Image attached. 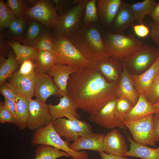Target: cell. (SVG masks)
Listing matches in <instances>:
<instances>
[{
    "mask_svg": "<svg viewBox=\"0 0 159 159\" xmlns=\"http://www.w3.org/2000/svg\"><path fill=\"white\" fill-rule=\"evenodd\" d=\"M118 84L106 80L97 66H93L71 74L67 89L77 109L91 115L117 98Z\"/></svg>",
    "mask_w": 159,
    "mask_h": 159,
    "instance_id": "cell-1",
    "label": "cell"
},
{
    "mask_svg": "<svg viewBox=\"0 0 159 159\" xmlns=\"http://www.w3.org/2000/svg\"><path fill=\"white\" fill-rule=\"evenodd\" d=\"M68 38L95 65L109 57L104 42L95 27L88 25L82 27Z\"/></svg>",
    "mask_w": 159,
    "mask_h": 159,
    "instance_id": "cell-2",
    "label": "cell"
},
{
    "mask_svg": "<svg viewBox=\"0 0 159 159\" xmlns=\"http://www.w3.org/2000/svg\"><path fill=\"white\" fill-rule=\"evenodd\" d=\"M109 57L122 62L138 52L144 42L133 35L108 32L104 41Z\"/></svg>",
    "mask_w": 159,
    "mask_h": 159,
    "instance_id": "cell-3",
    "label": "cell"
},
{
    "mask_svg": "<svg viewBox=\"0 0 159 159\" xmlns=\"http://www.w3.org/2000/svg\"><path fill=\"white\" fill-rule=\"evenodd\" d=\"M52 37L56 46L55 64L71 65L78 71L95 66L83 56L68 38L54 32Z\"/></svg>",
    "mask_w": 159,
    "mask_h": 159,
    "instance_id": "cell-4",
    "label": "cell"
},
{
    "mask_svg": "<svg viewBox=\"0 0 159 159\" xmlns=\"http://www.w3.org/2000/svg\"><path fill=\"white\" fill-rule=\"evenodd\" d=\"M52 122L35 130L31 140L32 144L34 146L40 145L51 146L67 153L73 159H88L89 155L86 151H76L70 148L69 143L62 139L57 133Z\"/></svg>",
    "mask_w": 159,
    "mask_h": 159,
    "instance_id": "cell-5",
    "label": "cell"
},
{
    "mask_svg": "<svg viewBox=\"0 0 159 159\" xmlns=\"http://www.w3.org/2000/svg\"><path fill=\"white\" fill-rule=\"evenodd\" d=\"M88 0H82L69 11L60 16L53 29L61 36L68 38L79 29Z\"/></svg>",
    "mask_w": 159,
    "mask_h": 159,
    "instance_id": "cell-6",
    "label": "cell"
},
{
    "mask_svg": "<svg viewBox=\"0 0 159 159\" xmlns=\"http://www.w3.org/2000/svg\"><path fill=\"white\" fill-rule=\"evenodd\" d=\"M153 115L150 114L137 120L123 122L125 126L130 131L133 140L136 143L154 147L156 146L152 122Z\"/></svg>",
    "mask_w": 159,
    "mask_h": 159,
    "instance_id": "cell-7",
    "label": "cell"
},
{
    "mask_svg": "<svg viewBox=\"0 0 159 159\" xmlns=\"http://www.w3.org/2000/svg\"><path fill=\"white\" fill-rule=\"evenodd\" d=\"M159 56V48L143 44L139 50L122 62L127 69L140 74L150 67Z\"/></svg>",
    "mask_w": 159,
    "mask_h": 159,
    "instance_id": "cell-8",
    "label": "cell"
},
{
    "mask_svg": "<svg viewBox=\"0 0 159 159\" xmlns=\"http://www.w3.org/2000/svg\"><path fill=\"white\" fill-rule=\"evenodd\" d=\"M57 11L56 6L52 1L38 0L28 10L26 16L29 19L39 22L49 29H53L60 16Z\"/></svg>",
    "mask_w": 159,
    "mask_h": 159,
    "instance_id": "cell-9",
    "label": "cell"
},
{
    "mask_svg": "<svg viewBox=\"0 0 159 159\" xmlns=\"http://www.w3.org/2000/svg\"><path fill=\"white\" fill-rule=\"evenodd\" d=\"M29 113L26 127L36 130L48 125L53 120L48 105L36 99L29 98Z\"/></svg>",
    "mask_w": 159,
    "mask_h": 159,
    "instance_id": "cell-10",
    "label": "cell"
},
{
    "mask_svg": "<svg viewBox=\"0 0 159 159\" xmlns=\"http://www.w3.org/2000/svg\"><path fill=\"white\" fill-rule=\"evenodd\" d=\"M116 99L107 103L96 113L91 114L89 120L105 128L113 129L118 127L125 129L123 122L116 115Z\"/></svg>",
    "mask_w": 159,
    "mask_h": 159,
    "instance_id": "cell-11",
    "label": "cell"
},
{
    "mask_svg": "<svg viewBox=\"0 0 159 159\" xmlns=\"http://www.w3.org/2000/svg\"><path fill=\"white\" fill-rule=\"evenodd\" d=\"M52 95L61 96L59 88L48 74L37 72L34 96L39 100L46 102L47 99Z\"/></svg>",
    "mask_w": 159,
    "mask_h": 159,
    "instance_id": "cell-12",
    "label": "cell"
},
{
    "mask_svg": "<svg viewBox=\"0 0 159 159\" xmlns=\"http://www.w3.org/2000/svg\"><path fill=\"white\" fill-rule=\"evenodd\" d=\"M159 70V56L148 69L140 74H131L134 86L139 93L148 97L151 85Z\"/></svg>",
    "mask_w": 159,
    "mask_h": 159,
    "instance_id": "cell-13",
    "label": "cell"
},
{
    "mask_svg": "<svg viewBox=\"0 0 159 159\" xmlns=\"http://www.w3.org/2000/svg\"><path fill=\"white\" fill-rule=\"evenodd\" d=\"M128 148L124 137L118 130L113 129L105 135L103 146V151L105 153L124 156Z\"/></svg>",
    "mask_w": 159,
    "mask_h": 159,
    "instance_id": "cell-14",
    "label": "cell"
},
{
    "mask_svg": "<svg viewBox=\"0 0 159 159\" xmlns=\"http://www.w3.org/2000/svg\"><path fill=\"white\" fill-rule=\"evenodd\" d=\"M105 135L104 134L92 132L82 136L70 145L69 147L76 151L83 150L103 151V144Z\"/></svg>",
    "mask_w": 159,
    "mask_h": 159,
    "instance_id": "cell-15",
    "label": "cell"
},
{
    "mask_svg": "<svg viewBox=\"0 0 159 159\" xmlns=\"http://www.w3.org/2000/svg\"><path fill=\"white\" fill-rule=\"evenodd\" d=\"M78 71L73 66L64 64H54L47 73L53 77V81L59 90L61 96L68 95L67 89L70 75Z\"/></svg>",
    "mask_w": 159,
    "mask_h": 159,
    "instance_id": "cell-16",
    "label": "cell"
},
{
    "mask_svg": "<svg viewBox=\"0 0 159 159\" xmlns=\"http://www.w3.org/2000/svg\"><path fill=\"white\" fill-rule=\"evenodd\" d=\"M122 64L123 69L118 83L116 91L117 98H126L134 106L138 100L139 93L134 86L129 71Z\"/></svg>",
    "mask_w": 159,
    "mask_h": 159,
    "instance_id": "cell-17",
    "label": "cell"
},
{
    "mask_svg": "<svg viewBox=\"0 0 159 159\" xmlns=\"http://www.w3.org/2000/svg\"><path fill=\"white\" fill-rule=\"evenodd\" d=\"M139 95L138 102L125 117L123 121L139 120L150 114L159 112V109L151 104L144 95L140 93H139Z\"/></svg>",
    "mask_w": 159,
    "mask_h": 159,
    "instance_id": "cell-18",
    "label": "cell"
},
{
    "mask_svg": "<svg viewBox=\"0 0 159 159\" xmlns=\"http://www.w3.org/2000/svg\"><path fill=\"white\" fill-rule=\"evenodd\" d=\"M53 120L63 117L72 116L77 119L80 118L77 112L74 103L68 95H64L60 99L59 103L54 105H48Z\"/></svg>",
    "mask_w": 159,
    "mask_h": 159,
    "instance_id": "cell-19",
    "label": "cell"
},
{
    "mask_svg": "<svg viewBox=\"0 0 159 159\" xmlns=\"http://www.w3.org/2000/svg\"><path fill=\"white\" fill-rule=\"evenodd\" d=\"M37 73L36 71L32 75L25 76L19 74L17 71L10 77L9 82L15 87L19 94L29 98H32L34 96Z\"/></svg>",
    "mask_w": 159,
    "mask_h": 159,
    "instance_id": "cell-20",
    "label": "cell"
},
{
    "mask_svg": "<svg viewBox=\"0 0 159 159\" xmlns=\"http://www.w3.org/2000/svg\"><path fill=\"white\" fill-rule=\"evenodd\" d=\"M135 19L129 4L122 1L112 24L115 33L122 34L128 28L134 25Z\"/></svg>",
    "mask_w": 159,
    "mask_h": 159,
    "instance_id": "cell-21",
    "label": "cell"
},
{
    "mask_svg": "<svg viewBox=\"0 0 159 159\" xmlns=\"http://www.w3.org/2000/svg\"><path fill=\"white\" fill-rule=\"evenodd\" d=\"M47 29L36 20L29 19L25 33L21 41L24 44L36 48Z\"/></svg>",
    "mask_w": 159,
    "mask_h": 159,
    "instance_id": "cell-22",
    "label": "cell"
},
{
    "mask_svg": "<svg viewBox=\"0 0 159 159\" xmlns=\"http://www.w3.org/2000/svg\"><path fill=\"white\" fill-rule=\"evenodd\" d=\"M121 0H99L97 2L98 15L106 24H112L118 11Z\"/></svg>",
    "mask_w": 159,
    "mask_h": 159,
    "instance_id": "cell-23",
    "label": "cell"
},
{
    "mask_svg": "<svg viewBox=\"0 0 159 159\" xmlns=\"http://www.w3.org/2000/svg\"><path fill=\"white\" fill-rule=\"evenodd\" d=\"M97 66L107 80L117 83L119 82L123 69L122 62L117 61L109 57Z\"/></svg>",
    "mask_w": 159,
    "mask_h": 159,
    "instance_id": "cell-24",
    "label": "cell"
},
{
    "mask_svg": "<svg viewBox=\"0 0 159 159\" xmlns=\"http://www.w3.org/2000/svg\"><path fill=\"white\" fill-rule=\"evenodd\" d=\"M126 134L128 141L130 143V148L125 153L124 156L143 159H159V148H152L147 145L138 143L127 133Z\"/></svg>",
    "mask_w": 159,
    "mask_h": 159,
    "instance_id": "cell-25",
    "label": "cell"
},
{
    "mask_svg": "<svg viewBox=\"0 0 159 159\" xmlns=\"http://www.w3.org/2000/svg\"><path fill=\"white\" fill-rule=\"evenodd\" d=\"M14 101L16 114L14 124L20 130H23L27 126L29 113V98L19 94Z\"/></svg>",
    "mask_w": 159,
    "mask_h": 159,
    "instance_id": "cell-26",
    "label": "cell"
},
{
    "mask_svg": "<svg viewBox=\"0 0 159 159\" xmlns=\"http://www.w3.org/2000/svg\"><path fill=\"white\" fill-rule=\"evenodd\" d=\"M52 124L59 136L64 137L67 141L73 142L79 136L73 123L68 118L62 117L54 120Z\"/></svg>",
    "mask_w": 159,
    "mask_h": 159,
    "instance_id": "cell-27",
    "label": "cell"
},
{
    "mask_svg": "<svg viewBox=\"0 0 159 159\" xmlns=\"http://www.w3.org/2000/svg\"><path fill=\"white\" fill-rule=\"evenodd\" d=\"M6 42L12 49L19 64L26 60H34L37 52L36 48L22 45L19 42L9 39L6 40Z\"/></svg>",
    "mask_w": 159,
    "mask_h": 159,
    "instance_id": "cell-28",
    "label": "cell"
},
{
    "mask_svg": "<svg viewBox=\"0 0 159 159\" xmlns=\"http://www.w3.org/2000/svg\"><path fill=\"white\" fill-rule=\"evenodd\" d=\"M157 4L154 0H145L129 4V6L135 20L138 24H141L143 23V19L146 16L150 15Z\"/></svg>",
    "mask_w": 159,
    "mask_h": 159,
    "instance_id": "cell-29",
    "label": "cell"
},
{
    "mask_svg": "<svg viewBox=\"0 0 159 159\" xmlns=\"http://www.w3.org/2000/svg\"><path fill=\"white\" fill-rule=\"evenodd\" d=\"M29 20L26 17L17 18L13 21L6 28L8 30L5 34L6 37L11 39L10 40L21 42Z\"/></svg>",
    "mask_w": 159,
    "mask_h": 159,
    "instance_id": "cell-30",
    "label": "cell"
},
{
    "mask_svg": "<svg viewBox=\"0 0 159 159\" xmlns=\"http://www.w3.org/2000/svg\"><path fill=\"white\" fill-rule=\"evenodd\" d=\"M55 56L48 52L38 51L34 60L37 72L46 73L55 64Z\"/></svg>",
    "mask_w": 159,
    "mask_h": 159,
    "instance_id": "cell-31",
    "label": "cell"
},
{
    "mask_svg": "<svg viewBox=\"0 0 159 159\" xmlns=\"http://www.w3.org/2000/svg\"><path fill=\"white\" fill-rule=\"evenodd\" d=\"M62 157H71L64 151L50 146L40 145L36 148L34 159H56Z\"/></svg>",
    "mask_w": 159,
    "mask_h": 159,
    "instance_id": "cell-32",
    "label": "cell"
},
{
    "mask_svg": "<svg viewBox=\"0 0 159 159\" xmlns=\"http://www.w3.org/2000/svg\"><path fill=\"white\" fill-rule=\"evenodd\" d=\"M18 63L14 52L10 51L8 57L2 63L0 64V85L6 82L10 77L16 68Z\"/></svg>",
    "mask_w": 159,
    "mask_h": 159,
    "instance_id": "cell-33",
    "label": "cell"
},
{
    "mask_svg": "<svg viewBox=\"0 0 159 159\" xmlns=\"http://www.w3.org/2000/svg\"><path fill=\"white\" fill-rule=\"evenodd\" d=\"M6 3L16 18L19 19L26 17V14L31 7L27 1L24 0H8Z\"/></svg>",
    "mask_w": 159,
    "mask_h": 159,
    "instance_id": "cell-34",
    "label": "cell"
},
{
    "mask_svg": "<svg viewBox=\"0 0 159 159\" xmlns=\"http://www.w3.org/2000/svg\"><path fill=\"white\" fill-rule=\"evenodd\" d=\"M17 18L11 9L4 1L0 0V28H6L9 24Z\"/></svg>",
    "mask_w": 159,
    "mask_h": 159,
    "instance_id": "cell-35",
    "label": "cell"
},
{
    "mask_svg": "<svg viewBox=\"0 0 159 159\" xmlns=\"http://www.w3.org/2000/svg\"><path fill=\"white\" fill-rule=\"evenodd\" d=\"M36 48L38 51L48 52L55 56L56 46L49 29L47 30L42 37Z\"/></svg>",
    "mask_w": 159,
    "mask_h": 159,
    "instance_id": "cell-36",
    "label": "cell"
},
{
    "mask_svg": "<svg viewBox=\"0 0 159 159\" xmlns=\"http://www.w3.org/2000/svg\"><path fill=\"white\" fill-rule=\"evenodd\" d=\"M133 107L131 102L125 97L117 98L115 114L117 118L123 122L124 118Z\"/></svg>",
    "mask_w": 159,
    "mask_h": 159,
    "instance_id": "cell-37",
    "label": "cell"
},
{
    "mask_svg": "<svg viewBox=\"0 0 159 159\" xmlns=\"http://www.w3.org/2000/svg\"><path fill=\"white\" fill-rule=\"evenodd\" d=\"M97 0L87 1L86 5L84 16V21L87 24L97 21L98 13L96 3Z\"/></svg>",
    "mask_w": 159,
    "mask_h": 159,
    "instance_id": "cell-38",
    "label": "cell"
},
{
    "mask_svg": "<svg viewBox=\"0 0 159 159\" xmlns=\"http://www.w3.org/2000/svg\"><path fill=\"white\" fill-rule=\"evenodd\" d=\"M73 123L79 136H83L92 132L91 126L85 121L80 120L74 117H67Z\"/></svg>",
    "mask_w": 159,
    "mask_h": 159,
    "instance_id": "cell-39",
    "label": "cell"
},
{
    "mask_svg": "<svg viewBox=\"0 0 159 159\" xmlns=\"http://www.w3.org/2000/svg\"><path fill=\"white\" fill-rule=\"evenodd\" d=\"M146 98L153 105L159 101V70L153 83Z\"/></svg>",
    "mask_w": 159,
    "mask_h": 159,
    "instance_id": "cell-40",
    "label": "cell"
},
{
    "mask_svg": "<svg viewBox=\"0 0 159 159\" xmlns=\"http://www.w3.org/2000/svg\"><path fill=\"white\" fill-rule=\"evenodd\" d=\"M1 94L8 99L14 100L19 94L14 86L6 81L0 84Z\"/></svg>",
    "mask_w": 159,
    "mask_h": 159,
    "instance_id": "cell-41",
    "label": "cell"
},
{
    "mask_svg": "<svg viewBox=\"0 0 159 159\" xmlns=\"http://www.w3.org/2000/svg\"><path fill=\"white\" fill-rule=\"evenodd\" d=\"M20 64V68L17 72L21 75L30 76L36 72L35 64L33 60H26Z\"/></svg>",
    "mask_w": 159,
    "mask_h": 159,
    "instance_id": "cell-42",
    "label": "cell"
},
{
    "mask_svg": "<svg viewBox=\"0 0 159 159\" xmlns=\"http://www.w3.org/2000/svg\"><path fill=\"white\" fill-rule=\"evenodd\" d=\"M15 118L4 107L3 103L0 105V122L1 123H12L14 124Z\"/></svg>",
    "mask_w": 159,
    "mask_h": 159,
    "instance_id": "cell-43",
    "label": "cell"
},
{
    "mask_svg": "<svg viewBox=\"0 0 159 159\" xmlns=\"http://www.w3.org/2000/svg\"><path fill=\"white\" fill-rule=\"evenodd\" d=\"M132 28L135 34L140 37H145L150 33L149 28L145 25L144 23L135 25Z\"/></svg>",
    "mask_w": 159,
    "mask_h": 159,
    "instance_id": "cell-44",
    "label": "cell"
},
{
    "mask_svg": "<svg viewBox=\"0 0 159 159\" xmlns=\"http://www.w3.org/2000/svg\"><path fill=\"white\" fill-rule=\"evenodd\" d=\"M150 25L151 27V38L159 46V22L153 21L150 24Z\"/></svg>",
    "mask_w": 159,
    "mask_h": 159,
    "instance_id": "cell-45",
    "label": "cell"
},
{
    "mask_svg": "<svg viewBox=\"0 0 159 159\" xmlns=\"http://www.w3.org/2000/svg\"><path fill=\"white\" fill-rule=\"evenodd\" d=\"M152 122L154 140L156 142L159 141V112L154 114L152 118Z\"/></svg>",
    "mask_w": 159,
    "mask_h": 159,
    "instance_id": "cell-46",
    "label": "cell"
},
{
    "mask_svg": "<svg viewBox=\"0 0 159 159\" xmlns=\"http://www.w3.org/2000/svg\"><path fill=\"white\" fill-rule=\"evenodd\" d=\"M4 98V102L3 105L6 109L15 118L16 117V106L14 100Z\"/></svg>",
    "mask_w": 159,
    "mask_h": 159,
    "instance_id": "cell-47",
    "label": "cell"
},
{
    "mask_svg": "<svg viewBox=\"0 0 159 159\" xmlns=\"http://www.w3.org/2000/svg\"><path fill=\"white\" fill-rule=\"evenodd\" d=\"M101 159H128L127 156H117L107 154L103 151L99 152Z\"/></svg>",
    "mask_w": 159,
    "mask_h": 159,
    "instance_id": "cell-48",
    "label": "cell"
},
{
    "mask_svg": "<svg viewBox=\"0 0 159 159\" xmlns=\"http://www.w3.org/2000/svg\"><path fill=\"white\" fill-rule=\"evenodd\" d=\"M155 22H159V2L157 3L150 15Z\"/></svg>",
    "mask_w": 159,
    "mask_h": 159,
    "instance_id": "cell-49",
    "label": "cell"
},
{
    "mask_svg": "<svg viewBox=\"0 0 159 159\" xmlns=\"http://www.w3.org/2000/svg\"><path fill=\"white\" fill-rule=\"evenodd\" d=\"M38 0H27V2L29 4H32L34 6L37 2Z\"/></svg>",
    "mask_w": 159,
    "mask_h": 159,
    "instance_id": "cell-50",
    "label": "cell"
},
{
    "mask_svg": "<svg viewBox=\"0 0 159 159\" xmlns=\"http://www.w3.org/2000/svg\"><path fill=\"white\" fill-rule=\"evenodd\" d=\"M153 105L156 108L159 109V101Z\"/></svg>",
    "mask_w": 159,
    "mask_h": 159,
    "instance_id": "cell-51",
    "label": "cell"
}]
</instances>
